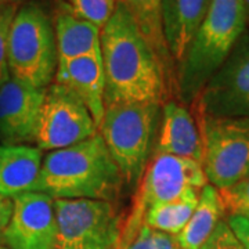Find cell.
I'll list each match as a JSON object with an SVG mask.
<instances>
[{"label":"cell","instance_id":"1","mask_svg":"<svg viewBox=\"0 0 249 249\" xmlns=\"http://www.w3.org/2000/svg\"><path fill=\"white\" fill-rule=\"evenodd\" d=\"M106 106L147 103L163 106L172 86L157 54L121 1L101 29Z\"/></svg>","mask_w":249,"mask_h":249},{"label":"cell","instance_id":"2","mask_svg":"<svg viewBox=\"0 0 249 249\" xmlns=\"http://www.w3.org/2000/svg\"><path fill=\"white\" fill-rule=\"evenodd\" d=\"M124 180L101 136L49 151L31 193L53 199H101L114 202Z\"/></svg>","mask_w":249,"mask_h":249},{"label":"cell","instance_id":"3","mask_svg":"<svg viewBox=\"0 0 249 249\" xmlns=\"http://www.w3.org/2000/svg\"><path fill=\"white\" fill-rule=\"evenodd\" d=\"M245 29L242 0H211L183 61L176 68V91L184 106L191 107Z\"/></svg>","mask_w":249,"mask_h":249},{"label":"cell","instance_id":"4","mask_svg":"<svg viewBox=\"0 0 249 249\" xmlns=\"http://www.w3.org/2000/svg\"><path fill=\"white\" fill-rule=\"evenodd\" d=\"M10 76L36 89L54 82L58 55L54 22L35 1L19 6L11 24L7 52Z\"/></svg>","mask_w":249,"mask_h":249},{"label":"cell","instance_id":"5","mask_svg":"<svg viewBox=\"0 0 249 249\" xmlns=\"http://www.w3.org/2000/svg\"><path fill=\"white\" fill-rule=\"evenodd\" d=\"M160 108V106L147 103L106 106L98 134L129 187H137L148 163Z\"/></svg>","mask_w":249,"mask_h":249},{"label":"cell","instance_id":"6","mask_svg":"<svg viewBox=\"0 0 249 249\" xmlns=\"http://www.w3.org/2000/svg\"><path fill=\"white\" fill-rule=\"evenodd\" d=\"M208 184L199 162L173 155H154L137 184L130 213L124 226L122 249L142 227L145 213L158 205L168 204L191 190L201 191Z\"/></svg>","mask_w":249,"mask_h":249},{"label":"cell","instance_id":"7","mask_svg":"<svg viewBox=\"0 0 249 249\" xmlns=\"http://www.w3.org/2000/svg\"><path fill=\"white\" fill-rule=\"evenodd\" d=\"M202 142L208 183L226 190L249 176V118H219L194 112Z\"/></svg>","mask_w":249,"mask_h":249},{"label":"cell","instance_id":"8","mask_svg":"<svg viewBox=\"0 0 249 249\" xmlns=\"http://www.w3.org/2000/svg\"><path fill=\"white\" fill-rule=\"evenodd\" d=\"M55 249H122L124 220L114 202L54 199Z\"/></svg>","mask_w":249,"mask_h":249},{"label":"cell","instance_id":"9","mask_svg":"<svg viewBox=\"0 0 249 249\" xmlns=\"http://www.w3.org/2000/svg\"><path fill=\"white\" fill-rule=\"evenodd\" d=\"M194 112L219 118H249V29L191 104Z\"/></svg>","mask_w":249,"mask_h":249},{"label":"cell","instance_id":"10","mask_svg":"<svg viewBox=\"0 0 249 249\" xmlns=\"http://www.w3.org/2000/svg\"><path fill=\"white\" fill-rule=\"evenodd\" d=\"M96 133L97 126L89 109L71 90L54 82L46 88L34 142L37 148L62 150Z\"/></svg>","mask_w":249,"mask_h":249},{"label":"cell","instance_id":"11","mask_svg":"<svg viewBox=\"0 0 249 249\" xmlns=\"http://www.w3.org/2000/svg\"><path fill=\"white\" fill-rule=\"evenodd\" d=\"M14 208L0 235L9 249H55L57 220L54 199L42 193H25L13 198Z\"/></svg>","mask_w":249,"mask_h":249},{"label":"cell","instance_id":"12","mask_svg":"<svg viewBox=\"0 0 249 249\" xmlns=\"http://www.w3.org/2000/svg\"><path fill=\"white\" fill-rule=\"evenodd\" d=\"M46 89H36L10 78L0 86V142L1 145H28L35 132Z\"/></svg>","mask_w":249,"mask_h":249},{"label":"cell","instance_id":"13","mask_svg":"<svg viewBox=\"0 0 249 249\" xmlns=\"http://www.w3.org/2000/svg\"><path fill=\"white\" fill-rule=\"evenodd\" d=\"M54 83L65 86L79 98L89 109L98 129L106 111V79L101 53L60 61Z\"/></svg>","mask_w":249,"mask_h":249},{"label":"cell","instance_id":"14","mask_svg":"<svg viewBox=\"0 0 249 249\" xmlns=\"http://www.w3.org/2000/svg\"><path fill=\"white\" fill-rule=\"evenodd\" d=\"M154 155H173L202 165V142L194 115L183 103L168 100L162 106V119Z\"/></svg>","mask_w":249,"mask_h":249},{"label":"cell","instance_id":"15","mask_svg":"<svg viewBox=\"0 0 249 249\" xmlns=\"http://www.w3.org/2000/svg\"><path fill=\"white\" fill-rule=\"evenodd\" d=\"M209 4L211 0H162L163 35L175 68L183 61Z\"/></svg>","mask_w":249,"mask_h":249},{"label":"cell","instance_id":"16","mask_svg":"<svg viewBox=\"0 0 249 249\" xmlns=\"http://www.w3.org/2000/svg\"><path fill=\"white\" fill-rule=\"evenodd\" d=\"M43 151L32 145H0V196L31 193L39 178Z\"/></svg>","mask_w":249,"mask_h":249},{"label":"cell","instance_id":"17","mask_svg":"<svg viewBox=\"0 0 249 249\" xmlns=\"http://www.w3.org/2000/svg\"><path fill=\"white\" fill-rule=\"evenodd\" d=\"M54 34L58 62L101 53V29L75 16L71 9L57 11Z\"/></svg>","mask_w":249,"mask_h":249},{"label":"cell","instance_id":"18","mask_svg":"<svg viewBox=\"0 0 249 249\" xmlns=\"http://www.w3.org/2000/svg\"><path fill=\"white\" fill-rule=\"evenodd\" d=\"M226 217L220 191L206 184L199 193L196 211L186 227L176 235L178 249H199L212 235L216 226Z\"/></svg>","mask_w":249,"mask_h":249},{"label":"cell","instance_id":"19","mask_svg":"<svg viewBox=\"0 0 249 249\" xmlns=\"http://www.w3.org/2000/svg\"><path fill=\"white\" fill-rule=\"evenodd\" d=\"M119 1L133 17L142 35L148 42V45L151 46L154 53L157 54L163 71L176 90V68L163 35L162 0H119Z\"/></svg>","mask_w":249,"mask_h":249},{"label":"cell","instance_id":"20","mask_svg":"<svg viewBox=\"0 0 249 249\" xmlns=\"http://www.w3.org/2000/svg\"><path fill=\"white\" fill-rule=\"evenodd\" d=\"M199 193L201 191L198 190H191L172 202L154 206L144 216L142 226L178 235L186 227L190 217L194 213Z\"/></svg>","mask_w":249,"mask_h":249},{"label":"cell","instance_id":"21","mask_svg":"<svg viewBox=\"0 0 249 249\" xmlns=\"http://www.w3.org/2000/svg\"><path fill=\"white\" fill-rule=\"evenodd\" d=\"M119 0H68L71 11L103 29L112 17Z\"/></svg>","mask_w":249,"mask_h":249},{"label":"cell","instance_id":"22","mask_svg":"<svg viewBox=\"0 0 249 249\" xmlns=\"http://www.w3.org/2000/svg\"><path fill=\"white\" fill-rule=\"evenodd\" d=\"M18 9L19 4L17 3L0 4V86L4 85L11 78L9 62H7V52H9L10 29Z\"/></svg>","mask_w":249,"mask_h":249},{"label":"cell","instance_id":"23","mask_svg":"<svg viewBox=\"0 0 249 249\" xmlns=\"http://www.w3.org/2000/svg\"><path fill=\"white\" fill-rule=\"evenodd\" d=\"M226 216H241L249 220V176L230 188L219 190Z\"/></svg>","mask_w":249,"mask_h":249},{"label":"cell","instance_id":"24","mask_svg":"<svg viewBox=\"0 0 249 249\" xmlns=\"http://www.w3.org/2000/svg\"><path fill=\"white\" fill-rule=\"evenodd\" d=\"M199 249H244V247L241 245L238 238L234 235L226 219H223L222 222L216 226L212 235Z\"/></svg>","mask_w":249,"mask_h":249},{"label":"cell","instance_id":"25","mask_svg":"<svg viewBox=\"0 0 249 249\" xmlns=\"http://www.w3.org/2000/svg\"><path fill=\"white\" fill-rule=\"evenodd\" d=\"M227 224L230 226L234 235L238 238L244 249H249V220L241 216H226Z\"/></svg>","mask_w":249,"mask_h":249},{"label":"cell","instance_id":"26","mask_svg":"<svg viewBox=\"0 0 249 249\" xmlns=\"http://www.w3.org/2000/svg\"><path fill=\"white\" fill-rule=\"evenodd\" d=\"M151 241L154 249H178L176 235L151 229Z\"/></svg>","mask_w":249,"mask_h":249},{"label":"cell","instance_id":"27","mask_svg":"<svg viewBox=\"0 0 249 249\" xmlns=\"http://www.w3.org/2000/svg\"><path fill=\"white\" fill-rule=\"evenodd\" d=\"M124 249H154L151 241V229L148 226H142L139 234Z\"/></svg>","mask_w":249,"mask_h":249},{"label":"cell","instance_id":"28","mask_svg":"<svg viewBox=\"0 0 249 249\" xmlns=\"http://www.w3.org/2000/svg\"><path fill=\"white\" fill-rule=\"evenodd\" d=\"M13 208H14V202L11 198L0 196V235L3 234L9 224L13 214Z\"/></svg>","mask_w":249,"mask_h":249},{"label":"cell","instance_id":"29","mask_svg":"<svg viewBox=\"0 0 249 249\" xmlns=\"http://www.w3.org/2000/svg\"><path fill=\"white\" fill-rule=\"evenodd\" d=\"M244 9H245V16H247V25L249 24V0H242Z\"/></svg>","mask_w":249,"mask_h":249},{"label":"cell","instance_id":"30","mask_svg":"<svg viewBox=\"0 0 249 249\" xmlns=\"http://www.w3.org/2000/svg\"><path fill=\"white\" fill-rule=\"evenodd\" d=\"M21 1H24V0H0V4H4V3H17V4H21Z\"/></svg>","mask_w":249,"mask_h":249},{"label":"cell","instance_id":"31","mask_svg":"<svg viewBox=\"0 0 249 249\" xmlns=\"http://www.w3.org/2000/svg\"><path fill=\"white\" fill-rule=\"evenodd\" d=\"M0 249H9V248H7V247H6L4 244H1V242H0Z\"/></svg>","mask_w":249,"mask_h":249}]
</instances>
